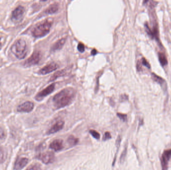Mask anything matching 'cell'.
Returning <instances> with one entry per match:
<instances>
[{"label": "cell", "mask_w": 171, "mask_h": 170, "mask_svg": "<svg viewBox=\"0 0 171 170\" xmlns=\"http://www.w3.org/2000/svg\"><path fill=\"white\" fill-rule=\"evenodd\" d=\"M111 135L110 134V132H106L104 133V136H103V140L104 141H107L108 140L111 139Z\"/></svg>", "instance_id": "obj_26"}, {"label": "cell", "mask_w": 171, "mask_h": 170, "mask_svg": "<svg viewBox=\"0 0 171 170\" xmlns=\"http://www.w3.org/2000/svg\"><path fill=\"white\" fill-rule=\"evenodd\" d=\"M117 115L121 120L123 121L124 122H126L127 120V115L126 114H122V113H117Z\"/></svg>", "instance_id": "obj_24"}, {"label": "cell", "mask_w": 171, "mask_h": 170, "mask_svg": "<svg viewBox=\"0 0 171 170\" xmlns=\"http://www.w3.org/2000/svg\"><path fill=\"white\" fill-rule=\"evenodd\" d=\"M25 9L22 6H19L13 11L12 13V20L14 22H19L23 17Z\"/></svg>", "instance_id": "obj_6"}, {"label": "cell", "mask_w": 171, "mask_h": 170, "mask_svg": "<svg viewBox=\"0 0 171 170\" xmlns=\"http://www.w3.org/2000/svg\"><path fill=\"white\" fill-rule=\"evenodd\" d=\"M65 122L63 120H59L54 124V125L51 126V127L48 130V134H54L61 130L64 127Z\"/></svg>", "instance_id": "obj_12"}, {"label": "cell", "mask_w": 171, "mask_h": 170, "mask_svg": "<svg viewBox=\"0 0 171 170\" xmlns=\"http://www.w3.org/2000/svg\"><path fill=\"white\" fill-rule=\"evenodd\" d=\"M171 158V149L164 151L160 159L162 170H168L169 162Z\"/></svg>", "instance_id": "obj_5"}, {"label": "cell", "mask_w": 171, "mask_h": 170, "mask_svg": "<svg viewBox=\"0 0 171 170\" xmlns=\"http://www.w3.org/2000/svg\"><path fill=\"white\" fill-rule=\"evenodd\" d=\"M66 74V70H61L60 71H58V72H56L53 76H52L51 78L50 79V81H53L55 80L58 77H60V76H62L65 74Z\"/></svg>", "instance_id": "obj_19"}, {"label": "cell", "mask_w": 171, "mask_h": 170, "mask_svg": "<svg viewBox=\"0 0 171 170\" xmlns=\"http://www.w3.org/2000/svg\"><path fill=\"white\" fill-rule=\"evenodd\" d=\"M76 96V91L72 88H66L54 96V106L57 109L65 107L72 103Z\"/></svg>", "instance_id": "obj_1"}, {"label": "cell", "mask_w": 171, "mask_h": 170, "mask_svg": "<svg viewBox=\"0 0 171 170\" xmlns=\"http://www.w3.org/2000/svg\"><path fill=\"white\" fill-rule=\"evenodd\" d=\"M66 38H63L61 39H59V40H58L57 42L53 44V46L52 47V50L53 51H55V50H59V49H61L64 46V44H65V42H66Z\"/></svg>", "instance_id": "obj_15"}, {"label": "cell", "mask_w": 171, "mask_h": 170, "mask_svg": "<svg viewBox=\"0 0 171 170\" xmlns=\"http://www.w3.org/2000/svg\"><path fill=\"white\" fill-rule=\"evenodd\" d=\"M13 54L18 59H24L27 55V44L25 40L20 39L17 40L11 47Z\"/></svg>", "instance_id": "obj_2"}, {"label": "cell", "mask_w": 171, "mask_h": 170, "mask_svg": "<svg viewBox=\"0 0 171 170\" xmlns=\"http://www.w3.org/2000/svg\"><path fill=\"white\" fill-rule=\"evenodd\" d=\"M158 57H159V61H160L162 66H164L167 65V59L166 56L164 53H158Z\"/></svg>", "instance_id": "obj_17"}, {"label": "cell", "mask_w": 171, "mask_h": 170, "mask_svg": "<svg viewBox=\"0 0 171 170\" xmlns=\"http://www.w3.org/2000/svg\"><path fill=\"white\" fill-rule=\"evenodd\" d=\"M141 62L142 64L144 65V66H146L148 69H150V64L149 63H148V61L146 60V59L145 58H142V59H141Z\"/></svg>", "instance_id": "obj_25"}, {"label": "cell", "mask_w": 171, "mask_h": 170, "mask_svg": "<svg viewBox=\"0 0 171 170\" xmlns=\"http://www.w3.org/2000/svg\"><path fill=\"white\" fill-rule=\"evenodd\" d=\"M127 147L126 146L125 147V149L123 151L122 154L121 155V157H120V162L121 163H123L124 161H125V157H126V154H127Z\"/></svg>", "instance_id": "obj_23"}, {"label": "cell", "mask_w": 171, "mask_h": 170, "mask_svg": "<svg viewBox=\"0 0 171 170\" xmlns=\"http://www.w3.org/2000/svg\"><path fill=\"white\" fill-rule=\"evenodd\" d=\"M27 170H42V169L41 168L40 166L38 164H34L29 167Z\"/></svg>", "instance_id": "obj_22"}, {"label": "cell", "mask_w": 171, "mask_h": 170, "mask_svg": "<svg viewBox=\"0 0 171 170\" xmlns=\"http://www.w3.org/2000/svg\"><path fill=\"white\" fill-rule=\"evenodd\" d=\"M79 139L73 135L69 137L67 139V142L70 146H75L78 143Z\"/></svg>", "instance_id": "obj_20"}, {"label": "cell", "mask_w": 171, "mask_h": 170, "mask_svg": "<svg viewBox=\"0 0 171 170\" xmlns=\"http://www.w3.org/2000/svg\"><path fill=\"white\" fill-rule=\"evenodd\" d=\"M137 69L138 71H141L142 70V64L141 60H139L137 64Z\"/></svg>", "instance_id": "obj_29"}, {"label": "cell", "mask_w": 171, "mask_h": 170, "mask_svg": "<svg viewBox=\"0 0 171 170\" xmlns=\"http://www.w3.org/2000/svg\"><path fill=\"white\" fill-rule=\"evenodd\" d=\"M29 160L26 157H20L15 162L14 169L15 170H21L24 168L28 163Z\"/></svg>", "instance_id": "obj_11"}, {"label": "cell", "mask_w": 171, "mask_h": 170, "mask_svg": "<svg viewBox=\"0 0 171 170\" xmlns=\"http://www.w3.org/2000/svg\"><path fill=\"white\" fill-rule=\"evenodd\" d=\"M97 53V50H96L95 49H94L92 50V52H91V54H92V55H95Z\"/></svg>", "instance_id": "obj_30"}, {"label": "cell", "mask_w": 171, "mask_h": 170, "mask_svg": "<svg viewBox=\"0 0 171 170\" xmlns=\"http://www.w3.org/2000/svg\"><path fill=\"white\" fill-rule=\"evenodd\" d=\"M78 49L81 53H83L85 51V46L83 44L79 43L78 45Z\"/></svg>", "instance_id": "obj_27"}, {"label": "cell", "mask_w": 171, "mask_h": 170, "mask_svg": "<svg viewBox=\"0 0 171 170\" xmlns=\"http://www.w3.org/2000/svg\"><path fill=\"white\" fill-rule=\"evenodd\" d=\"M59 66L56 63H52L48 65L44 66L42 69H41L39 71L40 74L42 75H46L50 74L51 72L55 71L57 70Z\"/></svg>", "instance_id": "obj_10"}, {"label": "cell", "mask_w": 171, "mask_h": 170, "mask_svg": "<svg viewBox=\"0 0 171 170\" xmlns=\"http://www.w3.org/2000/svg\"><path fill=\"white\" fill-rule=\"evenodd\" d=\"M5 136V133L4 129L0 127V139L4 138Z\"/></svg>", "instance_id": "obj_28"}, {"label": "cell", "mask_w": 171, "mask_h": 170, "mask_svg": "<svg viewBox=\"0 0 171 170\" xmlns=\"http://www.w3.org/2000/svg\"><path fill=\"white\" fill-rule=\"evenodd\" d=\"M55 84H52V85L48 86L46 88H45L44 90L37 94L35 97L36 99L38 101L41 100L44 97L47 96L48 95L52 93L55 90Z\"/></svg>", "instance_id": "obj_8"}, {"label": "cell", "mask_w": 171, "mask_h": 170, "mask_svg": "<svg viewBox=\"0 0 171 170\" xmlns=\"http://www.w3.org/2000/svg\"><path fill=\"white\" fill-rule=\"evenodd\" d=\"M1 38H0V45H1Z\"/></svg>", "instance_id": "obj_31"}, {"label": "cell", "mask_w": 171, "mask_h": 170, "mask_svg": "<svg viewBox=\"0 0 171 170\" xmlns=\"http://www.w3.org/2000/svg\"><path fill=\"white\" fill-rule=\"evenodd\" d=\"M49 147L51 149L54 150L55 151H59L62 150L64 148V144L63 140L56 139L50 144Z\"/></svg>", "instance_id": "obj_13"}, {"label": "cell", "mask_w": 171, "mask_h": 170, "mask_svg": "<svg viewBox=\"0 0 171 170\" xmlns=\"http://www.w3.org/2000/svg\"><path fill=\"white\" fill-rule=\"evenodd\" d=\"M34 108V104L31 101H26L19 105L17 111L19 112L29 113L32 111Z\"/></svg>", "instance_id": "obj_9"}, {"label": "cell", "mask_w": 171, "mask_h": 170, "mask_svg": "<svg viewBox=\"0 0 171 170\" xmlns=\"http://www.w3.org/2000/svg\"><path fill=\"white\" fill-rule=\"evenodd\" d=\"M89 133L94 138L96 139H99L100 138V134L97 131H96V130H90Z\"/></svg>", "instance_id": "obj_21"}, {"label": "cell", "mask_w": 171, "mask_h": 170, "mask_svg": "<svg viewBox=\"0 0 171 170\" xmlns=\"http://www.w3.org/2000/svg\"><path fill=\"white\" fill-rule=\"evenodd\" d=\"M8 157L7 152L4 148H0V164L4 163Z\"/></svg>", "instance_id": "obj_18"}, {"label": "cell", "mask_w": 171, "mask_h": 170, "mask_svg": "<svg viewBox=\"0 0 171 170\" xmlns=\"http://www.w3.org/2000/svg\"><path fill=\"white\" fill-rule=\"evenodd\" d=\"M52 25V21L46 20L40 24L37 25L32 31L33 37L39 38L46 36L50 31Z\"/></svg>", "instance_id": "obj_3"}, {"label": "cell", "mask_w": 171, "mask_h": 170, "mask_svg": "<svg viewBox=\"0 0 171 170\" xmlns=\"http://www.w3.org/2000/svg\"><path fill=\"white\" fill-rule=\"evenodd\" d=\"M38 158L44 164H48L54 161L55 155L52 151H47L40 154Z\"/></svg>", "instance_id": "obj_7"}, {"label": "cell", "mask_w": 171, "mask_h": 170, "mask_svg": "<svg viewBox=\"0 0 171 170\" xmlns=\"http://www.w3.org/2000/svg\"><path fill=\"white\" fill-rule=\"evenodd\" d=\"M59 9V5L57 3L52 4L46 10L45 13L48 14H53L56 13Z\"/></svg>", "instance_id": "obj_16"}, {"label": "cell", "mask_w": 171, "mask_h": 170, "mask_svg": "<svg viewBox=\"0 0 171 170\" xmlns=\"http://www.w3.org/2000/svg\"><path fill=\"white\" fill-rule=\"evenodd\" d=\"M42 59V54L39 51H35L32 54L31 56L29 58L24 64L25 66L30 67L36 65L39 63Z\"/></svg>", "instance_id": "obj_4"}, {"label": "cell", "mask_w": 171, "mask_h": 170, "mask_svg": "<svg viewBox=\"0 0 171 170\" xmlns=\"http://www.w3.org/2000/svg\"><path fill=\"white\" fill-rule=\"evenodd\" d=\"M151 77L153 80L159 83V85H160L161 87L163 88V90H166L167 85L165 80L162 79L160 76H158V75H157L155 73H152Z\"/></svg>", "instance_id": "obj_14"}]
</instances>
